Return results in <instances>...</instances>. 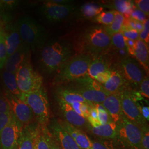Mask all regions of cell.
<instances>
[{
	"label": "cell",
	"instance_id": "obj_1",
	"mask_svg": "<svg viewBox=\"0 0 149 149\" xmlns=\"http://www.w3.org/2000/svg\"><path fill=\"white\" fill-rule=\"evenodd\" d=\"M75 54L74 45L66 40L47 42L39 50L38 65L42 74L49 76Z\"/></svg>",
	"mask_w": 149,
	"mask_h": 149
},
{
	"label": "cell",
	"instance_id": "obj_2",
	"mask_svg": "<svg viewBox=\"0 0 149 149\" xmlns=\"http://www.w3.org/2000/svg\"><path fill=\"white\" fill-rule=\"evenodd\" d=\"M111 38L103 27H88L80 33L74 45L77 54H85L93 58L106 54L111 48Z\"/></svg>",
	"mask_w": 149,
	"mask_h": 149
},
{
	"label": "cell",
	"instance_id": "obj_3",
	"mask_svg": "<svg viewBox=\"0 0 149 149\" xmlns=\"http://www.w3.org/2000/svg\"><path fill=\"white\" fill-rule=\"evenodd\" d=\"M92 60L87 54H75L56 71L53 84L62 85L88 76L87 71Z\"/></svg>",
	"mask_w": 149,
	"mask_h": 149
},
{
	"label": "cell",
	"instance_id": "obj_4",
	"mask_svg": "<svg viewBox=\"0 0 149 149\" xmlns=\"http://www.w3.org/2000/svg\"><path fill=\"white\" fill-rule=\"evenodd\" d=\"M16 23L22 42L31 50L39 51L47 42L48 34L47 31L33 18L24 16Z\"/></svg>",
	"mask_w": 149,
	"mask_h": 149
},
{
	"label": "cell",
	"instance_id": "obj_5",
	"mask_svg": "<svg viewBox=\"0 0 149 149\" xmlns=\"http://www.w3.org/2000/svg\"><path fill=\"white\" fill-rule=\"evenodd\" d=\"M68 86L79 93L87 101L93 104H102L109 95L103 86L88 76L73 81Z\"/></svg>",
	"mask_w": 149,
	"mask_h": 149
},
{
	"label": "cell",
	"instance_id": "obj_6",
	"mask_svg": "<svg viewBox=\"0 0 149 149\" xmlns=\"http://www.w3.org/2000/svg\"><path fill=\"white\" fill-rule=\"evenodd\" d=\"M20 98L31 108L39 125L46 127L50 118V109L47 93L44 88L35 92L22 93Z\"/></svg>",
	"mask_w": 149,
	"mask_h": 149
},
{
	"label": "cell",
	"instance_id": "obj_7",
	"mask_svg": "<svg viewBox=\"0 0 149 149\" xmlns=\"http://www.w3.org/2000/svg\"><path fill=\"white\" fill-rule=\"evenodd\" d=\"M15 74L17 85L21 93L35 92L43 87V76L33 69L30 60L22 64Z\"/></svg>",
	"mask_w": 149,
	"mask_h": 149
},
{
	"label": "cell",
	"instance_id": "obj_8",
	"mask_svg": "<svg viewBox=\"0 0 149 149\" xmlns=\"http://www.w3.org/2000/svg\"><path fill=\"white\" fill-rule=\"evenodd\" d=\"M118 135L123 143L131 149H142L143 129L124 116L118 124Z\"/></svg>",
	"mask_w": 149,
	"mask_h": 149
},
{
	"label": "cell",
	"instance_id": "obj_9",
	"mask_svg": "<svg viewBox=\"0 0 149 149\" xmlns=\"http://www.w3.org/2000/svg\"><path fill=\"white\" fill-rule=\"evenodd\" d=\"M123 115L130 122L144 129L148 128L147 121L141 116L132 92L125 87L119 92Z\"/></svg>",
	"mask_w": 149,
	"mask_h": 149
},
{
	"label": "cell",
	"instance_id": "obj_10",
	"mask_svg": "<svg viewBox=\"0 0 149 149\" xmlns=\"http://www.w3.org/2000/svg\"><path fill=\"white\" fill-rule=\"evenodd\" d=\"M115 67L127 83L140 85L144 77L147 76L136 60L130 57L120 60Z\"/></svg>",
	"mask_w": 149,
	"mask_h": 149
},
{
	"label": "cell",
	"instance_id": "obj_11",
	"mask_svg": "<svg viewBox=\"0 0 149 149\" xmlns=\"http://www.w3.org/2000/svg\"><path fill=\"white\" fill-rule=\"evenodd\" d=\"M5 97L9 104L11 113L23 127L32 124L34 116L27 103L20 98L13 96L7 92Z\"/></svg>",
	"mask_w": 149,
	"mask_h": 149
},
{
	"label": "cell",
	"instance_id": "obj_12",
	"mask_svg": "<svg viewBox=\"0 0 149 149\" xmlns=\"http://www.w3.org/2000/svg\"><path fill=\"white\" fill-rule=\"evenodd\" d=\"M75 10L74 3L57 4L46 1L40 7V12L48 21L52 23L61 21Z\"/></svg>",
	"mask_w": 149,
	"mask_h": 149
},
{
	"label": "cell",
	"instance_id": "obj_13",
	"mask_svg": "<svg viewBox=\"0 0 149 149\" xmlns=\"http://www.w3.org/2000/svg\"><path fill=\"white\" fill-rule=\"evenodd\" d=\"M23 126L11 113V119L3 128L0 137V149H15Z\"/></svg>",
	"mask_w": 149,
	"mask_h": 149
},
{
	"label": "cell",
	"instance_id": "obj_14",
	"mask_svg": "<svg viewBox=\"0 0 149 149\" xmlns=\"http://www.w3.org/2000/svg\"><path fill=\"white\" fill-rule=\"evenodd\" d=\"M30 51L29 48L25 44L22 43L15 53L7 57L3 67L5 71L16 74L17 70L22 64L30 60Z\"/></svg>",
	"mask_w": 149,
	"mask_h": 149
},
{
	"label": "cell",
	"instance_id": "obj_15",
	"mask_svg": "<svg viewBox=\"0 0 149 149\" xmlns=\"http://www.w3.org/2000/svg\"><path fill=\"white\" fill-rule=\"evenodd\" d=\"M114 60V57L108 52L93 58L88 69V76L95 80L99 74L111 69Z\"/></svg>",
	"mask_w": 149,
	"mask_h": 149
},
{
	"label": "cell",
	"instance_id": "obj_16",
	"mask_svg": "<svg viewBox=\"0 0 149 149\" xmlns=\"http://www.w3.org/2000/svg\"><path fill=\"white\" fill-rule=\"evenodd\" d=\"M113 122L118 124L124 117L119 92L109 94L102 103Z\"/></svg>",
	"mask_w": 149,
	"mask_h": 149
},
{
	"label": "cell",
	"instance_id": "obj_17",
	"mask_svg": "<svg viewBox=\"0 0 149 149\" xmlns=\"http://www.w3.org/2000/svg\"><path fill=\"white\" fill-rule=\"evenodd\" d=\"M52 135L61 149H80L74 139L62 128L58 121L54 120L52 124Z\"/></svg>",
	"mask_w": 149,
	"mask_h": 149
},
{
	"label": "cell",
	"instance_id": "obj_18",
	"mask_svg": "<svg viewBox=\"0 0 149 149\" xmlns=\"http://www.w3.org/2000/svg\"><path fill=\"white\" fill-rule=\"evenodd\" d=\"M3 31L7 54L8 57L16 52L23 42L16 23L6 25L5 28H3Z\"/></svg>",
	"mask_w": 149,
	"mask_h": 149
},
{
	"label": "cell",
	"instance_id": "obj_19",
	"mask_svg": "<svg viewBox=\"0 0 149 149\" xmlns=\"http://www.w3.org/2000/svg\"><path fill=\"white\" fill-rule=\"evenodd\" d=\"M39 127L31 124L23 127L15 149H34Z\"/></svg>",
	"mask_w": 149,
	"mask_h": 149
},
{
	"label": "cell",
	"instance_id": "obj_20",
	"mask_svg": "<svg viewBox=\"0 0 149 149\" xmlns=\"http://www.w3.org/2000/svg\"><path fill=\"white\" fill-rule=\"evenodd\" d=\"M57 100L60 109L67 122L76 128L83 127L87 125V119L79 115L70 104L59 97H57Z\"/></svg>",
	"mask_w": 149,
	"mask_h": 149
},
{
	"label": "cell",
	"instance_id": "obj_21",
	"mask_svg": "<svg viewBox=\"0 0 149 149\" xmlns=\"http://www.w3.org/2000/svg\"><path fill=\"white\" fill-rule=\"evenodd\" d=\"M111 74L109 80L103 84V87L107 93L112 94L120 92L126 86V81L122 75L115 67L111 69Z\"/></svg>",
	"mask_w": 149,
	"mask_h": 149
},
{
	"label": "cell",
	"instance_id": "obj_22",
	"mask_svg": "<svg viewBox=\"0 0 149 149\" xmlns=\"http://www.w3.org/2000/svg\"><path fill=\"white\" fill-rule=\"evenodd\" d=\"M135 59L141 65L145 72L149 74V47L147 44L139 39L135 41Z\"/></svg>",
	"mask_w": 149,
	"mask_h": 149
},
{
	"label": "cell",
	"instance_id": "obj_23",
	"mask_svg": "<svg viewBox=\"0 0 149 149\" xmlns=\"http://www.w3.org/2000/svg\"><path fill=\"white\" fill-rule=\"evenodd\" d=\"M56 93L57 97L63 100L70 105L74 102L91 103L87 101L79 93L66 86H58Z\"/></svg>",
	"mask_w": 149,
	"mask_h": 149
},
{
	"label": "cell",
	"instance_id": "obj_24",
	"mask_svg": "<svg viewBox=\"0 0 149 149\" xmlns=\"http://www.w3.org/2000/svg\"><path fill=\"white\" fill-rule=\"evenodd\" d=\"M91 132L98 137L104 139H113L118 135V125L117 123L111 122L97 127L89 126Z\"/></svg>",
	"mask_w": 149,
	"mask_h": 149
},
{
	"label": "cell",
	"instance_id": "obj_25",
	"mask_svg": "<svg viewBox=\"0 0 149 149\" xmlns=\"http://www.w3.org/2000/svg\"><path fill=\"white\" fill-rule=\"evenodd\" d=\"M104 9L101 4L96 2H88L80 7L79 16L84 19H91L100 14Z\"/></svg>",
	"mask_w": 149,
	"mask_h": 149
},
{
	"label": "cell",
	"instance_id": "obj_26",
	"mask_svg": "<svg viewBox=\"0 0 149 149\" xmlns=\"http://www.w3.org/2000/svg\"><path fill=\"white\" fill-rule=\"evenodd\" d=\"M2 79L6 92L13 96L20 98L22 93L17 85L15 74L4 71L2 72Z\"/></svg>",
	"mask_w": 149,
	"mask_h": 149
},
{
	"label": "cell",
	"instance_id": "obj_27",
	"mask_svg": "<svg viewBox=\"0 0 149 149\" xmlns=\"http://www.w3.org/2000/svg\"><path fill=\"white\" fill-rule=\"evenodd\" d=\"M19 1L15 0H0V17L6 22L12 18V13L15 10Z\"/></svg>",
	"mask_w": 149,
	"mask_h": 149
},
{
	"label": "cell",
	"instance_id": "obj_28",
	"mask_svg": "<svg viewBox=\"0 0 149 149\" xmlns=\"http://www.w3.org/2000/svg\"><path fill=\"white\" fill-rule=\"evenodd\" d=\"M134 5L133 1L116 0L112 1L111 7L114 8L115 11L122 14L125 19H128L130 18Z\"/></svg>",
	"mask_w": 149,
	"mask_h": 149
},
{
	"label": "cell",
	"instance_id": "obj_29",
	"mask_svg": "<svg viewBox=\"0 0 149 149\" xmlns=\"http://www.w3.org/2000/svg\"><path fill=\"white\" fill-rule=\"evenodd\" d=\"M125 18L122 14L114 11V19L112 24L108 26L103 27L104 30L109 36L120 32Z\"/></svg>",
	"mask_w": 149,
	"mask_h": 149
},
{
	"label": "cell",
	"instance_id": "obj_30",
	"mask_svg": "<svg viewBox=\"0 0 149 149\" xmlns=\"http://www.w3.org/2000/svg\"><path fill=\"white\" fill-rule=\"evenodd\" d=\"M48 129L46 127L40 125L36 140V149H50L48 141Z\"/></svg>",
	"mask_w": 149,
	"mask_h": 149
},
{
	"label": "cell",
	"instance_id": "obj_31",
	"mask_svg": "<svg viewBox=\"0 0 149 149\" xmlns=\"http://www.w3.org/2000/svg\"><path fill=\"white\" fill-rule=\"evenodd\" d=\"M111 48L109 51H117L122 49H127L125 42L124 37L122 32L113 34L111 37Z\"/></svg>",
	"mask_w": 149,
	"mask_h": 149
},
{
	"label": "cell",
	"instance_id": "obj_32",
	"mask_svg": "<svg viewBox=\"0 0 149 149\" xmlns=\"http://www.w3.org/2000/svg\"><path fill=\"white\" fill-rule=\"evenodd\" d=\"M114 19V11H103L96 17L95 21L105 27L111 25Z\"/></svg>",
	"mask_w": 149,
	"mask_h": 149
},
{
	"label": "cell",
	"instance_id": "obj_33",
	"mask_svg": "<svg viewBox=\"0 0 149 149\" xmlns=\"http://www.w3.org/2000/svg\"><path fill=\"white\" fill-rule=\"evenodd\" d=\"M7 58L3 28L0 27V69L3 68Z\"/></svg>",
	"mask_w": 149,
	"mask_h": 149
},
{
	"label": "cell",
	"instance_id": "obj_34",
	"mask_svg": "<svg viewBox=\"0 0 149 149\" xmlns=\"http://www.w3.org/2000/svg\"><path fill=\"white\" fill-rule=\"evenodd\" d=\"M74 140L80 149H91L92 141L87 135L81 130L77 134Z\"/></svg>",
	"mask_w": 149,
	"mask_h": 149
},
{
	"label": "cell",
	"instance_id": "obj_35",
	"mask_svg": "<svg viewBox=\"0 0 149 149\" xmlns=\"http://www.w3.org/2000/svg\"><path fill=\"white\" fill-rule=\"evenodd\" d=\"M96 108V110L98 113V117L99 122L101 123V125L106 124L107 123L112 122V119L110 117L109 114L103 106L102 104H93ZM113 122V121H112Z\"/></svg>",
	"mask_w": 149,
	"mask_h": 149
},
{
	"label": "cell",
	"instance_id": "obj_36",
	"mask_svg": "<svg viewBox=\"0 0 149 149\" xmlns=\"http://www.w3.org/2000/svg\"><path fill=\"white\" fill-rule=\"evenodd\" d=\"M86 119L87 120H88V122L90 123V126L92 127H97L98 126L101 125V123L99 122L97 111L96 110L94 104H93L92 106L91 107L88 117Z\"/></svg>",
	"mask_w": 149,
	"mask_h": 149
},
{
	"label": "cell",
	"instance_id": "obj_37",
	"mask_svg": "<svg viewBox=\"0 0 149 149\" xmlns=\"http://www.w3.org/2000/svg\"><path fill=\"white\" fill-rule=\"evenodd\" d=\"M147 17L148 16H146L144 12L139 10L138 8L136 7L134 5L133 10L130 16V18L135 21L143 23L147 19Z\"/></svg>",
	"mask_w": 149,
	"mask_h": 149
},
{
	"label": "cell",
	"instance_id": "obj_38",
	"mask_svg": "<svg viewBox=\"0 0 149 149\" xmlns=\"http://www.w3.org/2000/svg\"><path fill=\"white\" fill-rule=\"evenodd\" d=\"M144 29L139 33V39L143 40L146 44L149 42V19H146L143 23Z\"/></svg>",
	"mask_w": 149,
	"mask_h": 149
},
{
	"label": "cell",
	"instance_id": "obj_39",
	"mask_svg": "<svg viewBox=\"0 0 149 149\" xmlns=\"http://www.w3.org/2000/svg\"><path fill=\"white\" fill-rule=\"evenodd\" d=\"M134 5L139 10L144 12V13L149 17V0H136L133 1Z\"/></svg>",
	"mask_w": 149,
	"mask_h": 149
},
{
	"label": "cell",
	"instance_id": "obj_40",
	"mask_svg": "<svg viewBox=\"0 0 149 149\" xmlns=\"http://www.w3.org/2000/svg\"><path fill=\"white\" fill-rule=\"evenodd\" d=\"M141 95L146 98H149V79L148 76H146L140 84Z\"/></svg>",
	"mask_w": 149,
	"mask_h": 149
},
{
	"label": "cell",
	"instance_id": "obj_41",
	"mask_svg": "<svg viewBox=\"0 0 149 149\" xmlns=\"http://www.w3.org/2000/svg\"><path fill=\"white\" fill-rule=\"evenodd\" d=\"M91 149H115L112 143L109 141H92Z\"/></svg>",
	"mask_w": 149,
	"mask_h": 149
},
{
	"label": "cell",
	"instance_id": "obj_42",
	"mask_svg": "<svg viewBox=\"0 0 149 149\" xmlns=\"http://www.w3.org/2000/svg\"><path fill=\"white\" fill-rule=\"evenodd\" d=\"M122 33L124 37L134 41H136L139 39V33L136 30L128 29Z\"/></svg>",
	"mask_w": 149,
	"mask_h": 149
},
{
	"label": "cell",
	"instance_id": "obj_43",
	"mask_svg": "<svg viewBox=\"0 0 149 149\" xmlns=\"http://www.w3.org/2000/svg\"><path fill=\"white\" fill-rule=\"evenodd\" d=\"M125 42L127 45L129 56L135 59V41L129 39L124 37Z\"/></svg>",
	"mask_w": 149,
	"mask_h": 149
},
{
	"label": "cell",
	"instance_id": "obj_44",
	"mask_svg": "<svg viewBox=\"0 0 149 149\" xmlns=\"http://www.w3.org/2000/svg\"><path fill=\"white\" fill-rule=\"evenodd\" d=\"M11 117V112L6 113L0 114V137L2 130L5 127L7 123L9 122Z\"/></svg>",
	"mask_w": 149,
	"mask_h": 149
},
{
	"label": "cell",
	"instance_id": "obj_45",
	"mask_svg": "<svg viewBox=\"0 0 149 149\" xmlns=\"http://www.w3.org/2000/svg\"><path fill=\"white\" fill-rule=\"evenodd\" d=\"M10 112V107L5 97L0 95V114Z\"/></svg>",
	"mask_w": 149,
	"mask_h": 149
},
{
	"label": "cell",
	"instance_id": "obj_46",
	"mask_svg": "<svg viewBox=\"0 0 149 149\" xmlns=\"http://www.w3.org/2000/svg\"><path fill=\"white\" fill-rule=\"evenodd\" d=\"M141 148L142 149H149V127L143 129Z\"/></svg>",
	"mask_w": 149,
	"mask_h": 149
},
{
	"label": "cell",
	"instance_id": "obj_47",
	"mask_svg": "<svg viewBox=\"0 0 149 149\" xmlns=\"http://www.w3.org/2000/svg\"><path fill=\"white\" fill-rule=\"evenodd\" d=\"M111 69L109 70L99 74L96 76L95 80L97 81L98 82H99L100 84H101V85H103L105 84L107 81L109 80L111 76Z\"/></svg>",
	"mask_w": 149,
	"mask_h": 149
},
{
	"label": "cell",
	"instance_id": "obj_48",
	"mask_svg": "<svg viewBox=\"0 0 149 149\" xmlns=\"http://www.w3.org/2000/svg\"><path fill=\"white\" fill-rule=\"evenodd\" d=\"M139 111L141 116L146 121L149 120V107L141 106L138 104Z\"/></svg>",
	"mask_w": 149,
	"mask_h": 149
},
{
	"label": "cell",
	"instance_id": "obj_49",
	"mask_svg": "<svg viewBox=\"0 0 149 149\" xmlns=\"http://www.w3.org/2000/svg\"><path fill=\"white\" fill-rule=\"evenodd\" d=\"M48 141L50 149H61L56 142L55 140L53 138L52 135L49 133L48 134Z\"/></svg>",
	"mask_w": 149,
	"mask_h": 149
},
{
	"label": "cell",
	"instance_id": "obj_50",
	"mask_svg": "<svg viewBox=\"0 0 149 149\" xmlns=\"http://www.w3.org/2000/svg\"><path fill=\"white\" fill-rule=\"evenodd\" d=\"M34 149H36V148H35V146H34Z\"/></svg>",
	"mask_w": 149,
	"mask_h": 149
}]
</instances>
